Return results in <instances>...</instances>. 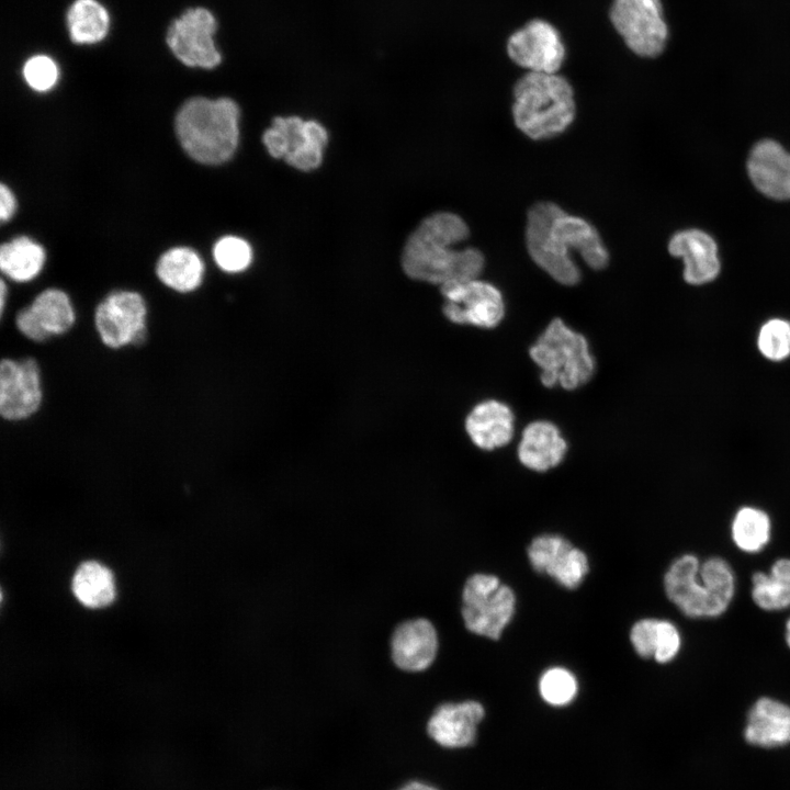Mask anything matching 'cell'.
<instances>
[{
    "label": "cell",
    "instance_id": "obj_15",
    "mask_svg": "<svg viewBox=\"0 0 790 790\" xmlns=\"http://www.w3.org/2000/svg\"><path fill=\"white\" fill-rule=\"evenodd\" d=\"M699 560L692 554L677 558L664 577L668 599L687 617L714 618L725 611L720 607L700 574Z\"/></svg>",
    "mask_w": 790,
    "mask_h": 790
},
{
    "label": "cell",
    "instance_id": "obj_19",
    "mask_svg": "<svg viewBox=\"0 0 790 790\" xmlns=\"http://www.w3.org/2000/svg\"><path fill=\"white\" fill-rule=\"evenodd\" d=\"M747 169L752 182L763 194L776 200L790 199V154L777 142L757 143Z\"/></svg>",
    "mask_w": 790,
    "mask_h": 790
},
{
    "label": "cell",
    "instance_id": "obj_3",
    "mask_svg": "<svg viewBox=\"0 0 790 790\" xmlns=\"http://www.w3.org/2000/svg\"><path fill=\"white\" fill-rule=\"evenodd\" d=\"M239 108L229 98L187 100L176 115V133L184 151L204 165L229 160L238 145Z\"/></svg>",
    "mask_w": 790,
    "mask_h": 790
},
{
    "label": "cell",
    "instance_id": "obj_8",
    "mask_svg": "<svg viewBox=\"0 0 790 790\" xmlns=\"http://www.w3.org/2000/svg\"><path fill=\"white\" fill-rule=\"evenodd\" d=\"M609 19L632 53L656 57L665 48L668 29L661 0H613Z\"/></svg>",
    "mask_w": 790,
    "mask_h": 790
},
{
    "label": "cell",
    "instance_id": "obj_9",
    "mask_svg": "<svg viewBox=\"0 0 790 790\" xmlns=\"http://www.w3.org/2000/svg\"><path fill=\"white\" fill-rule=\"evenodd\" d=\"M328 135L316 121H303L298 116H276L262 136L269 154L298 170L316 169L323 160Z\"/></svg>",
    "mask_w": 790,
    "mask_h": 790
},
{
    "label": "cell",
    "instance_id": "obj_24",
    "mask_svg": "<svg viewBox=\"0 0 790 790\" xmlns=\"http://www.w3.org/2000/svg\"><path fill=\"white\" fill-rule=\"evenodd\" d=\"M630 640L641 657H653L661 664L674 659L680 648L679 632L667 620L648 618L635 622L630 632Z\"/></svg>",
    "mask_w": 790,
    "mask_h": 790
},
{
    "label": "cell",
    "instance_id": "obj_16",
    "mask_svg": "<svg viewBox=\"0 0 790 790\" xmlns=\"http://www.w3.org/2000/svg\"><path fill=\"white\" fill-rule=\"evenodd\" d=\"M528 557L537 572L568 589L578 587L589 571L586 554L557 534L534 538L528 548Z\"/></svg>",
    "mask_w": 790,
    "mask_h": 790
},
{
    "label": "cell",
    "instance_id": "obj_23",
    "mask_svg": "<svg viewBox=\"0 0 790 790\" xmlns=\"http://www.w3.org/2000/svg\"><path fill=\"white\" fill-rule=\"evenodd\" d=\"M567 443L560 429L546 420L530 422L522 431L518 459L527 469L545 472L564 459Z\"/></svg>",
    "mask_w": 790,
    "mask_h": 790
},
{
    "label": "cell",
    "instance_id": "obj_28",
    "mask_svg": "<svg viewBox=\"0 0 790 790\" xmlns=\"http://www.w3.org/2000/svg\"><path fill=\"white\" fill-rule=\"evenodd\" d=\"M109 14L95 0H75L67 12L70 38L76 44L102 41L109 31Z\"/></svg>",
    "mask_w": 790,
    "mask_h": 790
},
{
    "label": "cell",
    "instance_id": "obj_13",
    "mask_svg": "<svg viewBox=\"0 0 790 790\" xmlns=\"http://www.w3.org/2000/svg\"><path fill=\"white\" fill-rule=\"evenodd\" d=\"M506 49L518 66L543 74H557L566 54L560 32L543 19H533L515 31Z\"/></svg>",
    "mask_w": 790,
    "mask_h": 790
},
{
    "label": "cell",
    "instance_id": "obj_6",
    "mask_svg": "<svg viewBox=\"0 0 790 790\" xmlns=\"http://www.w3.org/2000/svg\"><path fill=\"white\" fill-rule=\"evenodd\" d=\"M515 607L514 591L496 576L478 573L466 579L461 614L472 633L498 640L510 622Z\"/></svg>",
    "mask_w": 790,
    "mask_h": 790
},
{
    "label": "cell",
    "instance_id": "obj_32",
    "mask_svg": "<svg viewBox=\"0 0 790 790\" xmlns=\"http://www.w3.org/2000/svg\"><path fill=\"white\" fill-rule=\"evenodd\" d=\"M540 695L551 706L568 704L576 696L578 686L575 676L563 667H552L543 673L539 681Z\"/></svg>",
    "mask_w": 790,
    "mask_h": 790
},
{
    "label": "cell",
    "instance_id": "obj_26",
    "mask_svg": "<svg viewBox=\"0 0 790 790\" xmlns=\"http://www.w3.org/2000/svg\"><path fill=\"white\" fill-rule=\"evenodd\" d=\"M71 590L82 606L91 609L111 605L116 596L112 571L97 561H86L77 567Z\"/></svg>",
    "mask_w": 790,
    "mask_h": 790
},
{
    "label": "cell",
    "instance_id": "obj_18",
    "mask_svg": "<svg viewBox=\"0 0 790 790\" xmlns=\"http://www.w3.org/2000/svg\"><path fill=\"white\" fill-rule=\"evenodd\" d=\"M484 714L483 706L474 700L447 702L433 711L427 723V732L443 747H466L475 741L477 725Z\"/></svg>",
    "mask_w": 790,
    "mask_h": 790
},
{
    "label": "cell",
    "instance_id": "obj_25",
    "mask_svg": "<svg viewBox=\"0 0 790 790\" xmlns=\"http://www.w3.org/2000/svg\"><path fill=\"white\" fill-rule=\"evenodd\" d=\"M156 274L167 287L179 293H189L201 285L204 264L193 249L174 247L160 256Z\"/></svg>",
    "mask_w": 790,
    "mask_h": 790
},
{
    "label": "cell",
    "instance_id": "obj_17",
    "mask_svg": "<svg viewBox=\"0 0 790 790\" xmlns=\"http://www.w3.org/2000/svg\"><path fill=\"white\" fill-rule=\"evenodd\" d=\"M439 640L435 625L425 618L400 622L390 640L391 658L394 665L406 673H420L435 662Z\"/></svg>",
    "mask_w": 790,
    "mask_h": 790
},
{
    "label": "cell",
    "instance_id": "obj_22",
    "mask_svg": "<svg viewBox=\"0 0 790 790\" xmlns=\"http://www.w3.org/2000/svg\"><path fill=\"white\" fill-rule=\"evenodd\" d=\"M465 429L476 447L490 451L511 441L515 416L505 403L487 399L478 403L467 415Z\"/></svg>",
    "mask_w": 790,
    "mask_h": 790
},
{
    "label": "cell",
    "instance_id": "obj_1",
    "mask_svg": "<svg viewBox=\"0 0 790 790\" xmlns=\"http://www.w3.org/2000/svg\"><path fill=\"white\" fill-rule=\"evenodd\" d=\"M526 241L532 260L563 285H574L580 279L579 269L571 258L572 250L579 252L595 270L606 268L609 262L608 250L597 229L553 202H538L530 207Z\"/></svg>",
    "mask_w": 790,
    "mask_h": 790
},
{
    "label": "cell",
    "instance_id": "obj_21",
    "mask_svg": "<svg viewBox=\"0 0 790 790\" xmlns=\"http://www.w3.org/2000/svg\"><path fill=\"white\" fill-rule=\"evenodd\" d=\"M668 250L684 260L686 282L701 285L718 276L720 261L716 244L708 234L698 229L679 232L670 239Z\"/></svg>",
    "mask_w": 790,
    "mask_h": 790
},
{
    "label": "cell",
    "instance_id": "obj_33",
    "mask_svg": "<svg viewBox=\"0 0 790 790\" xmlns=\"http://www.w3.org/2000/svg\"><path fill=\"white\" fill-rule=\"evenodd\" d=\"M216 264L225 272L236 273L246 270L252 260L250 245L242 238L225 236L213 248Z\"/></svg>",
    "mask_w": 790,
    "mask_h": 790
},
{
    "label": "cell",
    "instance_id": "obj_27",
    "mask_svg": "<svg viewBox=\"0 0 790 790\" xmlns=\"http://www.w3.org/2000/svg\"><path fill=\"white\" fill-rule=\"evenodd\" d=\"M46 255L44 248L26 236H20L0 247V269L10 280L29 282L42 271Z\"/></svg>",
    "mask_w": 790,
    "mask_h": 790
},
{
    "label": "cell",
    "instance_id": "obj_31",
    "mask_svg": "<svg viewBox=\"0 0 790 790\" xmlns=\"http://www.w3.org/2000/svg\"><path fill=\"white\" fill-rule=\"evenodd\" d=\"M752 583V598L759 608L774 611L790 606V583L761 572L753 575Z\"/></svg>",
    "mask_w": 790,
    "mask_h": 790
},
{
    "label": "cell",
    "instance_id": "obj_36",
    "mask_svg": "<svg viewBox=\"0 0 790 790\" xmlns=\"http://www.w3.org/2000/svg\"><path fill=\"white\" fill-rule=\"evenodd\" d=\"M769 574L780 580L790 583V560L780 558L776 561L771 566Z\"/></svg>",
    "mask_w": 790,
    "mask_h": 790
},
{
    "label": "cell",
    "instance_id": "obj_29",
    "mask_svg": "<svg viewBox=\"0 0 790 790\" xmlns=\"http://www.w3.org/2000/svg\"><path fill=\"white\" fill-rule=\"evenodd\" d=\"M732 538L744 552L756 553L769 542L771 522L761 509L751 506L742 507L732 521Z\"/></svg>",
    "mask_w": 790,
    "mask_h": 790
},
{
    "label": "cell",
    "instance_id": "obj_11",
    "mask_svg": "<svg viewBox=\"0 0 790 790\" xmlns=\"http://www.w3.org/2000/svg\"><path fill=\"white\" fill-rule=\"evenodd\" d=\"M44 399L41 366L36 359L3 358L0 362V415L8 421L34 416Z\"/></svg>",
    "mask_w": 790,
    "mask_h": 790
},
{
    "label": "cell",
    "instance_id": "obj_2",
    "mask_svg": "<svg viewBox=\"0 0 790 790\" xmlns=\"http://www.w3.org/2000/svg\"><path fill=\"white\" fill-rule=\"evenodd\" d=\"M469 227L456 214L435 213L408 237L402 256L404 272L414 280L443 285L479 276L484 256L476 248L452 247L469 236Z\"/></svg>",
    "mask_w": 790,
    "mask_h": 790
},
{
    "label": "cell",
    "instance_id": "obj_5",
    "mask_svg": "<svg viewBox=\"0 0 790 790\" xmlns=\"http://www.w3.org/2000/svg\"><path fill=\"white\" fill-rule=\"evenodd\" d=\"M529 353L541 369L540 379L546 387L576 390L592 377L596 369L587 339L561 318L548 325Z\"/></svg>",
    "mask_w": 790,
    "mask_h": 790
},
{
    "label": "cell",
    "instance_id": "obj_37",
    "mask_svg": "<svg viewBox=\"0 0 790 790\" xmlns=\"http://www.w3.org/2000/svg\"><path fill=\"white\" fill-rule=\"evenodd\" d=\"M398 790H438V789L432 786L422 783V782L413 781V782L405 785L404 787H402Z\"/></svg>",
    "mask_w": 790,
    "mask_h": 790
},
{
    "label": "cell",
    "instance_id": "obj_39",
    "mask_svg": "<svg viewBox=\"0 0 790 790\" xmlns=\"http://www.w3.org/2000/svg\"><path fill=\"white\" fill-rule=\"evenodd\" d=\"M785 636H786V642H787L788 646L790 647V619L787 621V624H786V635Z\"/></svg>",
    "mask_w": 790,
    "mask_h": 790
},
{
    "label": "cell",
    "instance_id": "obj_7",
    "mask_svg": "<svg viewBox=\"0 0 790 790\" xmlns=\"http://www.w3.org/2000/svg\"><path fill=\"white\" fill-rule=\"evenodd\" d=\"M147 304L131 290L109 293L95 307L93 323L100 341L109 349L139 346L147 339Z\"/></svg>",
    "mask_w": 790,
    "mask_h": 790
},
{
    "label": "cell",
    "instance_id": "obj_14",
    "mask_svg": "<svg viewBox=\"0 0 790 790\" xmlns=\"http://www.w3.org/2000/svg\"><path fill=\"white\" fill-rule=\"evenodd\" d=\"M14 321L23 337L33 342H45L68 332L76 323V312L65 291L49 287L21 308Z\"/></svg>",
    "mask_w": 790,
    "mask_h": 790
},
{
    "label": "cell",
    "instance_id": "obj_12",
    "mask_svg": "<svg viewBox=\"0 0 790 790\" xmlns=\"http://www.w3.org/2000/svg\"><path fill=\"white\" fill-rule=\"evenodd\" d=\"M216 27V20L207 9L191 8L172 21L167 44L185 66L212 69L222 60L213 40Z\"/></svg>",
    "mask_w": 790,
    "mask_h": 790
},
{
    "label": "cell",
    "instance_id": "obj_30",
    "mask_svg": "<svg viewBox=\"0 0 790 790\" xmlns=\"http://www.w3.org/2000/svg\"><path fill=\"white\" fill-rule=\"evenodd\" d=\"M757 348L760 354L774 362L790 357V321L783 318H771L765 321L757 335Z\"/></svg>",
    "mask_w": 790,
    "mask_h": 790
},
{
    "label": "cell",
    "instance_id": "obj_38",
    "mask_svg": "<svg viewBox=\"0 0 790 790\" xmlns=\"http://www.w3.org/2000/svg\"><path fill=\"white\" fill-rule=\"evenodd\" d=\"M7 297H8V287H7L4 280H1V282H0V314H1V316L4 313Z\"/></svg>",
    "mask_w": 790,
    "mask_h": 790
},
{
    "label": "cell",
    "instance_id": "obj_10",
    "mask_svg": "<svg viewBox=\"0 0 790 790\" xmlns=\"http://www.w3.org/2000/svg\"><path fill=\"white\" fill-rule=\"evenodd\" d=\"M444 316L454 324L490 329L505 316L501 292L492 283L471 279L440 286Z\"/></svg>",
    "mask_w": 790,
    "mask_h": 790
},
{
    "label": "cell",
    "instance_id": "obj_4",
    "mask_svg": "<svg viewBox=\"0 0 790 790\" xmlns=\"http://www.w3.org/2000/svg\"><path fill=\"white\" fill-rule=\"evenodd\" d=\"M575 115L574 91L565 77L528 71L516 82L512 117L529 138L554 137L572 124Z\"/></svg>",
    "mask_w": 790,
    "mask_h": 790
},
{
    "label": "cell",
    "instance_id": "obj_34",
    "mask_svg": "<svg viewBox=\"0 0 790 790\" xmlns=\"http://www.w3.org/2000/svg\"><path fill=\"white\" fill-rule=\"evenodd\" d=\"M23 76L33 90L44 92L55 86L58 79V68L48 56L36 55L24 64Z\"/></svg>",
    "mask_w": 790,
    "mask_h": 790
},
{
    "label": "cell",
    "instance_id": "obj_35",
    "mask_svg": "<svg viewBox=\"0 0 790 790\" xmlns=\"http://www.w3.org/2000/svg\"><path fill=\"white\" fill-rule=\"evenodd\" d=\"M16 211V200L9 187L4 183L0 185V219L2 223L8 222Z\"/></svg>",
    "mask_w": 790,
    "mask_h": 790
},
{
    "label": "cell",
    "instance_id": "obj_20",
    "mask_svg": "<svg viewBox=\"0 0 790 790\" xmlns=\"http://www.w3.org/2000/svg\"><path fill=\"white\" fill-rule=\"evenodd\" d=\"M747 744L759 748L790 745V706L761 697L748 710L743 731Z\"/></svg>",
    "mask_w": 790,
    "mask_h": 790
}]
</instances>
